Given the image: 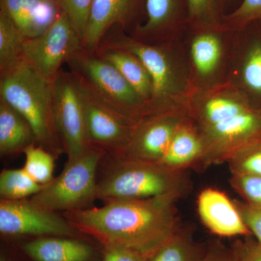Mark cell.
Returning <instances> with one entry per match:
<instances>
[{
  "label": "cell",
  "mask_w": 261,
  "mask_h": 261,
  "mask_svg": "<svg viewBox=\"0 0 261 261\" xmlns=\"http://www.w3.org/2000/svg\"><path fill=\"white\" fill-rule=\"evenodd\" d=\"M177 199L109 201L99 207L65 212L67 221L102 247H128L151 256L179 229Z\"/></svg>",
  "instance_id": "6da1fadb"
},
{
  "label": "cell",
  "mask_w": 261,
  "mask_h": 261,
  "mask_svg": "<svg viewBox=\"0 0 261 261\" xmlns=\"http://www.w3.org/2000/svg\"><path fill=\"white\" fill-rule=\"evenodd\" d=\"M192 117L204 144L198 171L227 163L261 141V108L247 97L213 96L195 108Z\"/></svg>",
  "instance_id": "7a4b0ae2"
},
{
  "label": "cell",
  "mask_w": 261,
  "mask_h": 261,
  "mask_svg": "<svg viewBox=\"0 0 261 261\" xmlns=\"http://www.w3.org/2000/svg\"><path fill=\"white\" fill-rule=\"evenodd\" d=\"M114 163L97 181V200H147L171 197L178 200L192 191L186 171H175L161 163L111 158Z\"/></svg>",
  "instance_id": "3957f363"
},
{
  "label": "cell",
  "mask_w": 261,
  "mask_h": 261,
  "mask_svg": "<svg viewBox=\"0 0 261 261\" xmlns=\"http://www.w3.org/2000/svg\"><path fill=\"white\" fill-rule=\"evenodd\" d=\"M0 98L29 122L37 145L56 158L65 152L53 113V82L24 61L0 75Z\"/></svg>",
  "instance_id": "277c9868"
},
{
  "label": "cell",
  "mask_w": 261,
  "mask_h": 261,
  "mask_svg": "<svg viewBox=\"0 0 261 261\" xmlns=\"http://www.w3.org/2000/svg\"><path fill=\"white\" fill-rule=\"evenodd\" d=\"M75 80L110 108L139 123L149 115L148 104L111 63L82 48L67 63Z\"/></svg>",
  "instance_id": "5b68a950"
},
{
  "label": "cell",
  "mask_w": 261,
  "mask_h": 261,
  "mask_svg": "<svg viewBox=\"0 0 261 261\" xmlns=\"http://www.w3.org/2000/svg\"><path fill=\"white\" fill-rule=\"evenodd\" d=\"M106 154L102 149L91 146L80 157L67 161L61 174L43 186L30 200L53 212L88 208L97 200V168Z\"/></svg>",
  "instance_id": "8992f818"
},
{
  "label": "cell",
  "mask_w": 261,
  "mask_h": 261,
  "mask_svg": "<svg viewBox=\"0 0 261 261\" xmlns=\"http://www.w3.org/2000/svg\"><path fill=\"white\" fill-rule=\"evenodd\" d=\"M119 27H112L100 44L122 48L133 53L145 65L153 84L154 96L150 115L173 111L171 102L176 91V76L167 49L159 44L140 42L126 35Z\"/></svg>",
  "instance_id": "52a82bcc"
},
{
  "label": "cell",
  "mask_w": 261,
  "mask_h": 261,
  "mask_svg": "<svg viewBox=\"0 0 261 261\" xmlns=\"http://www.w3.org/2000/svg\"><path fill=\"white\" fill-rule=\"evenodd\" d=\"M83 42L74 25L64 11L56 22L39 37L25 39V61L44 79L53 82L58 73Z\"/></svg>",
  "instance_id": "ba28073f"
},
{
  "label": "cell",
  "mask_w": 261,
  "mask_h": 261,
  "mask_svg": "<svg viewBox=\"0 0 261 261\" xmlns=\"http://www.w3.org/2000/svg\"><path fill=\"white\" fill-rule=\"evenodd\" d=\"M53 113L68 161L91 147L87 140L80 87L70 71L62 69L53 82Z\"/></svg>",
  "instance_id": "9c48e42d"
},
{
  "label": "cell",
  "mask_w": 261,
  "mask_h": 261,
  "mask_svg": "<svg viewBox=\"0 0 261 261\" xmlns=\"http://www.w3.org/2000/svg\"><path fill=\"white\" fill-rule=\"evenodd\" d=\"M0 233L8 238H73L80 233L66 219L36 205L30 199L0 201Z\"/></svg>",
  "instance_id": "30bf717a"
},
{
  "label": "cell",
  "mask_w": 261,
  "mask_h": 261,
  "mask_svg": "<svg viewBox=\"0 0 261 261\" xmlns=\"http://www.w3.org/2000/svg\"><path fill=\"white\" fill-rule=\"evenodd\" d=\"M75 81L83 102L89 145L102 149L111 157L119 155L129 144L138 123L121 116Z\"/></svg>",
  "instance_id": "8fae6325"
},
{
  "label": "cell",
  "mask_w": 261,
  "mask_h": 261,
  "mask_svg": "<svg viewBox=\"0 0 261 261\" xmlns=\"http://www.w3.org/2000/svg\"><path fill=\"white\" fill-rule=\"evenodd\" d=\"M187 120L175 111L145 117L136 126L126 149L119 155L111 158L159 163L176 130Z\"/></svg>",
  "instance_id": "7c38bea8"
},
{
  "label": "cell",
  "mask_w": 261,
  "mask_h": 261,
  "mask_svg": "<svg viewBox=\"0 0 261 261\" xmlns=\"http://www.w3.org/2000/svg\"><path fill=\"white\" fill-rule=\"evenodd\" d=\"M146 0H94L83 37V48L97 49L108 31L117 25L126 31L136 29L146 20Z\"/></svg>",
  "instance_id": "4fadbf2b"
},
{
  "label": "cell",
  "mask_w": 261,
  "mask_h": 261,
  "mask_svg": "<svg viewBox=\"0 0 261 261\" xmlns=\"http://www.w3.org/2000/svg\"><path fill=\"white\" fill-rule=\"evenodd\" d=\"M197 207L202 224L214 234L223 238L252 237L234 201L224 192L214 188L202 190Z\"/></svg>",
  "instance_id": "5bb4252c"
},
{
  "label": "cell",
  "mask_w": 261,
  "mask_h": 261,
  "mask_svg": "<svg viewBox=\"0 0 261 261\" xmlns=\"http://www.w3.org/2000/svg\"><path fill=\"white\" fill-rule=\"evenodd\" d=\"M0 10L25 39L45 32L64 11L61 0H0Z\"/></svg>",
  "instance_id": "9a60e30c"
},
{
  "label": "cell",
  "mask_w": 261,
  "mask_h": 261,
  "mask_svg": "<svg viewBox=\"0 0 261 261\" xmlns=\"http://www.w3.org/2000/svg\"><path fill=\"white\" fill-rule=\"evenodd\" d=\"M146 20L132 37L147 44H157L188 20L186 0H146Z\"/></svg>",
  "instance_id": "2e32d148"
},
{
  "label": "cell",
  "mask_w": 261,
  "mask_h": 261,
  "mask_svg": "<svg viewBox=\"0 0 261 261\" xmlns=\"http://www.w3.org/2000/svg\"><path fill=\"white\" fill-rule=\"evenodd\" d=\"M20 247L32 261H94L97 255L90 244L66 237L38 238Z\"/></svg>",
  "instance_id": "e0dca14e"
},
{
  "label": "cell",
  "mask_w": 261,
  "mask_h": 261,
  "mask_svg": "<svg viewBox=\"0 0 261 261\" xmlns=\"http://www.w3.org/2000/svg\"><path fill=\"white\" fill-rule=\"evenodd\" d=\"M96 53L116 67L137 93L148 104L150 113L151 104L154 96L153 84L150 75L140 60L126 49L112 46L101 44Z\"/></svg>",
  "instance_id": "ac0fdd59"
},
{
  "label": "cell",
  "mask_w": 261,
  "mask_h": 261,
  "mask_svg": "<svg viewBox=\"0 0 261 261\" xmlns=\"http://www.w3.org/2000/svg\"><path fill=\"white\" fill-rule=\"evenodd\" d=\"M204 152V144L198 130L187 120L176 130L161 164L175 171L196 169Z\"/></svg>",
  "instance_id": "d6986e66"
},
{
  "label": "cell",
  "mask_w": 261,
  "mask_h": 261,
  "mask_svg": "<svg viewBox=\"0 0 261 261\" xmlns=\"http://www.w3.org/2000/svg\"><path fill=\"white\" fill-rule=\"evenodd\" d=\"M37 145L32 126L18 111L0 98V154L11 155L23 152Z\"/></svg>",
  "instance_id": "ffe728a7"
},
{
  "label": "cell",
  "mask_w": 261,
  "mask_h": 261,
  "mask_svg": "<svg viewBox=\"0 0 261 261\" xmlns=\"http://www.w3.org/2000/svg\"><path fill=\"white\" fill-rule=\"evenodd\" d=\"M251 32L243 65L242 82L247 98L261 108V20L252 23Z\"/></svg>",
  "instance_id": "44dd1931"
},
{
  "label": "cell",
  "mask_w": 261,
  "mask_h": 261,
  "mask_svg": "<svg viewBox=\"0 0 261 261\" xmlns=\"http://www.w3.org/2000/svg\"><path fill=\"white\" fill-rule=\"evenodd\" d=\"M207 248L194 240L190 230L180 227L147 261H200Z\"/></svg>",
  "instance_id": "7402d4cb"
},
{
  "label": "cell",
  "mask_w": 261,
  "mask_h": 261,
  "mask_svg": "<svg viewBox=\"0 0 261 261\" xmlns=\"http://www.w3.org/2000/svg\"><path fill=\"white\" fill-rule=\"evenodd\" d=\"M25 39L13 20L0 10V75L11 71L25 61Z\"/></svg>",
  "instance_id": "603a6c76"
},
{
  "label": "cell",
  "mask_w": 261,
  "mask_h": 261,
  "mask_svg": "<svg viewBox=\"0 0 261 261\" xmlns=\"http://www.w3.org/2000/svg\"><path fill=\"white\" fill-rule=\"evenodd\" d=\"M23 168L4 170L0 173L1 200H20L33 197L42 188Z\"/></svg>",
  "instance_id": "cb8c5ba5"
},
{
  "label": "cell",
  "mask_w": 261,
  "mask_h": 261,
  "mask_svg": "<svg viewBox=\"0 0 261 261\" xmlns=\"http://www.w3.org/2000/svg\"><path fill=\"white\" fill-rule=\"evenodd\" d=\"M221 53V44L214 34H201L192 42V61L200 74L208 75L214 71L219 64Z\"/></svg>",
  "instance_id": "d4e9b609"
},
{
  "label": "cell",
  "mask_w": 261,
  "mask_h": 261,
  "mask_svg": "<svg viewBox=\"0 0 261 261\" xmlns=\"http://www.w3.org/2000/svg\"><path fill=\"white\" fill-rule=\"evenodd\" d=\"M24 169L29 176L42 186L53 181L56 156L39 145L29 146L24 150Z\"/></svg>",
  "instance_id": "484cf974"
},
{
  "label": "cell",
  "mask_w": 261,
  "mask_h": 261,
  "mask_svg": "<svg viewBox=\"0 0 261 261\" xmlns=\"http://www.w3.org/2000/svg\"><path fill=\"white\" fill-rule=\"evenodd\" d=\"M227 163L231 173L261 176V141L242 149Z\"/></svg>",
  "instance_id": "4316f807"
},
{
  "label": "cell",
  "mask_w": 261,
  "mask_h": 261,
  "mask_svg": "<svg viewBox=\"0 0 261 261\" xmlns=\"http://www.w3.org/2000/svg\"><path fill=\"white\" fill-rule=\"evenodd\" d=\"M188 21L215 25L221 18V0H186Z\"/></svg>",
  "instance_id": "83f0119b"
},
{
  "label": "cell",
  "mask_w": 261,
  "mask_h": 261,
  "mask_svg": "<svg viewBox=\"0 0 261 261\" xmlns=\"http://www.w3.org/2000/svg\"><path fill=\"white\" fill-rule=\"evenodd\" d=\"M230 183L244 202L261 209V176L231 173Z\"/></svg>",
  "instance_id": "f1b7e54d"
},
{
  "label": "cell",
  "mask_w": 261,
  "mask_h": 261,
  "mask_svg": "<svg viewBox=\"0 0 261 261\" xmlns=\"http://www.w3.org/2000/svg\"><path fill=\"white\" fill-rule=\"evenodd\" d=\"M224 20L228 25L238 28L261 20V0H243L236 10L224 17Z\"/></svg>",
  "instance_id": "f546056e"
},
{
  "label": "cell",
  "mask_w": 261,
  "mask_h": 261,
  "mask_svg": "<svg viewBox=\"0 0 261 261\" xmlns=\"http://www.w3.org/2000/svg\"><path fill=\"white\" fill-rule=\"evenodd\" d=\"M93 1L94 0H61L63 10L69 17L77 32L82 37V42L84 33L88 24Z\"/></svg>",
  "instance_id": "4dcf8cb0"
},
{
  "label": "cell",
  "mask_w": 261,
  "mask_h": 261,
  "mask_svg": "<svg viewBox=\"0 0 261 261\" xmlns=\"http://www.w3.org/2000/svg\"><path fill=\"white\" fill-rule=\"evenodd\" d=\"M231 247L237 261H261V244L253 237L236 240Z\"/></svg>",
  "instance_id": "1f68e13d"
},
{
  "label": "cell",
  "mask_w": 261,
  "mask_h": 261,
  "mask_svg": "<svg viewBox=\"0 0 261 261\" xmlns=\"http://www.w3.org/2000/svg\"><path fill=\"white\" fill-rule=\"evenodd\" d=\"M234 202L252 236L261 244V209L252 207L244 201Z\"/></svg>",
  "instance_id": "d6a6232c"
},
{
  "label": "cell",
  "mask_w": 261,
  "mask_h": 261,
  "mask_svg": "<svg viewBox=\"0 0 261 261\" xmlns=\"http://www.w3.org/2000/svg\"><path fill=\"white\" fill-rule=\"evenodd\" d=\"M148 257L128 247L105 246L101 261H147Z\"/></svg>",
  "instance_id": "836d02e7"
},
{
  "label": "cell",
  "mask_w": 261,
  "mask_h": 261,
  "mask_svg": "<svg viewBox=\"0 0 261 261\" xmlns=\"http://www.w3.org/2000/svg\"><path fill=\"white\" fill-rule=\"evenodd\" d=\"M200 261H237L232 247L216 242L207 246L205 254Z\"/></svg>",
  "instance_id": "e575fe53"
},
{
  "label": "cell",
  "mask_w": 261,
  "mask_h": 261,
  "mask_svg": "<svg viewBox=\"0 0 261 261\" xmlns=\"http://www.w3.org/2000/svg\"><path fill=\"white\" fill-rule=\"evenodd\" d=\"M0 261H13L10 257L7 256L5 253L1 254V257H0Z\"/></svg>",
  "instance_id": "d590c367"
}]
</instances>
